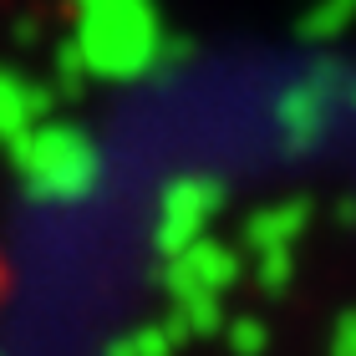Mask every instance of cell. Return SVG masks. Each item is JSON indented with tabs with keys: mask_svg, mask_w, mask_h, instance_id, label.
<instances>
[{
	"mask_svg": "<svg viewBox=\"0 0 356 356\" xmlns=\"http://www.w3.org/2000/svg\"><path fill=\"white\" fill-rule=\"evenodd\" d=\"M6 296H10V270H6V254H0V305H6Z\"/></svg>",
	"mask_w": 356,
	"mask_h": 356,
	"instance_id": "1",
	"label": "cell"
}]
</instances>
